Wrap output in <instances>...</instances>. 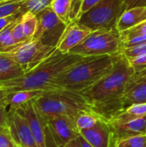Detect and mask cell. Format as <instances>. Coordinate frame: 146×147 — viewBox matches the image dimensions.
I'll return each mask as SVG.
<instances>
[{
	"instance_id": "1",
	"label": "cell",
	"mask_w": 146,
	"mask_h": 147,
	"mask_svg": "<svg viewBox=\"0 0 146 147\" xmlns=\"http://www.w3.org/2000/svg\"><path fill=\"white\" fill-rule=\"evenodd\" d=\"M134 72L128 59L121 53L113 69L94 86L83 93L96 115L109 121L124 109L125 88Z\"/></svg>"
},
{
	"instance_id": "2",
	"label": "cell",
	"mask_w": 146,
	"mask_h": 147,
	"mask_svg": "<svg viewBox=\"0 0 146 147\" xmlns=\"http://www.w3.org/2000/svg\"><path fill=\"white\" fill-rule=\"evenodd\" d=\"M83 58L72 53H63L58 49L22 77L0 83L5 93L17 90L52 91L60 90L56 86L59 76Z\"/></svg>"
},
{
	"instance_id": "3",
	"label": "cell",
	"mask_w": 146,
	"mask_h": 147,
	"mask_svg": "<svg viewBox=\"0 0 146 147\" xmlns=\"http://www.w3.org/2000/svg\"><path fill=\"white\" fill-rule=\"evenodd\" d=\"M120 54L84 57L59 76L56 86L83 94L113 69Z\"/></svg>"
},
{
	"instance_id": "4",
	"label": "cell",
	"mask_w": 146,
	"mask_h": 147,
	"mask_svg": "<svg viewBox=\"0 0 146 147\" xmlns=\"http://www.w3.org/2000/svg\"><path fill=\"white\" fill-rule=\"evenodd\" d=\"M33 102L45 122L59 115L70 116L76 120L83 112L95 113L90 103L82 93L63 89L46 91L33 100Z\"/></svg>"
},
{
	"instance_id": "5",
	"label": "cell",
	"mask_w": 146,
	"mask_h": 147,
	"mask_svg": "<svg viewBox=\"0 0 146 147\" xmlns=\"http://www.w3.org/2000/svg\"><path fill=\"white\" fill-rule=\"evenodd\" d=\"M122 41L117 29H103L91 32L69 53L82 57L115 55L121 53Z\"/></svg>"
},
{
	"instance_id": "6",
	"label": "cell",
	"mask_w": 146,
	"mask_h": 147,
	"mask_svg": "<svg viewBox=\"0 0 146 147\" xmlns=\"http://www.w3.org/2000/svg\"><path fill=\"white\" fill-rule=\"evenodd\" d=\"M124 11L122 0H102L89 10L81 16L78 23L92 32L112 29Z\"/></svg>"
},
{
	"instance_id": "7",
	"label": "cell",
	"mask_w": 146,
	"mask_h": 147,
	"mask_svg": "<svg viewBox=\"0 0 146 147\" xmlns=\"http://www.w3.org/2000/svg\"><path fill=\"white\" fill-rule=\"evenodd\" d=\"M36 16L38 18V28L33 40L57 48L67 24L58 17L50 6L43 9Z\"/></svg>"
},
{
	"instance_id": "8",
	"label": "cell",
	"mask_w": 146,
	"mask_h": 147,
	"mask_svg": "<svg viewBox=\"0 0 146 147\" xmlns=\"http://www.w3.org/2000/svg\"><path fill=\"white\" fill-rule=\"evenodd\" d=\"M56 50V47L44 45L36 40H30L20 44L15 49L7 53L21 65L27 73Z\"/></svg>"
},
{
	"instance_id": "9",
	"label": "cell",
	"mask_w": 146,
	"mask_h": 147,
	"mask_svg": "<svg viewBox=\"0 0 146 147\" xmlns=\"http://www.w3.org/2000/svg\"><path fill=\"white\" fill-rule=\"evenodd\" d=\"M47 137L51 140L53 147L65 146L70 141L80 136L76 120L66 115L52 117L46 121Z\"/></svg>"
},
{
	"instance_id": "10",
	"label": "cell",
	"mask_w": 146,
	"mask_h": 147,
	"mask_svg": "<svg viewBox=\"0 0 146 147\" xmlns=\"http://www.w3.org/2000/svg\"><path fill=\"white\" fill-rule=\"evenodd\" d=\"M27 121L38 147H48L46 123L38 113L33 101L15 109Z\"/></svg>"
},
{
	"instance_id": "11",
	"label": "cell",
	"mask_w": 146,
	"mask_h": 147,
	"mask_svg": "<svg viewBox=\"0 0 146 147\" xmlns=\"http://www.w3.org/2000/svg\"><path fill=\"white\" fill-rule=\"evenodd\" d=\"M80 135L94 147H116L114 132L104 119H101L94 127L80 131Z\"/></svg>"
},
{
	"instance_id": "12",
	"label": "cell",
	"mask_w": 146,
	"mask_h": 147,
	"mask_svg": "<svg viewBox=\"0 0 146 147\" xmlns=\"http://www.w3.org/2000/svg\"><path fill=\"white\" fill-rule=\"evenodd\" d=\"M8 109L9 128L17 145L21 147H38L25 118L15 109Z\"/></svg>"
},
{
	"instance_id": "13",
	"label": "cell",
	"mask_w": 146,
	"mask_h": 147,
	"mask_svg": "<svg viewBox=\"0 0 146 147\" xmlns=\"http://www.w3.org/2000/svg\"><path fill=\"white\" fill-rule=\"evenodd\" d=\"M137 103H146V69L139 72H134L125 88L124 109Z\"/></svg>"
},
{
	"instance_id": "14",
	"label": "cell",
	"mask_w": 146,
	"mask_h": 147,
	"mask_svg": "<svg viewBox=\"0 0 146 147\" xmlns=\"http://www.w3.org/2000/svg\"><path fill=\"white\" fill-rule=\"evenodd\" d=\"M92 31L77 22L67 25L57 49L63 53H69L75 47L79 45Z\"/></svg>"
},
{
	"instance_id": "15",
	"label": "cell",
	"mask_w": 146,
	"mask_h": 147,
	"mask_svg": "<svg viewBox=\"0 0 146 147\" xmlns=\"http://www.w3.org/2000/svg\"><path fill=\"white\" fill-rule=\"evenodd\" d=\"M145 21H146V6L133 7L122 12L115 28L119 33H122L136 27Z\"/></svg>"
},
{
	"instance_id": "16",
	"label": "cell",
	"mask_w": 146,
	"mask_h": 147,
	"mask_svg": "<svg viewBox=\"0 0 146 147\" xmlns=\"http://www.w3.org/2000/svg\"><path fill=\"white\" fill-rule=\"evenodd\" d=\"M110 126L114 132L117 141L134 135L146 134V115L123 124H110Z\"/></svg>"
},
{
	"instance_id": "17",
	"label": "cell",
	"mask_w": 146,
	"mask_h": 147,
	"mask_svg": "<svg viewBox=\"0 0 146 147\" xmlns=\"http://www.w3.org/2000/svg\"><path fill=\"white\" fill-rule=\"evenodd\" d=\"M26 71L7 53H0V83L22 77Z\"/></svg>"
},
{
	"instance_id": "18",
	"label": "cell",
	"mask_w": 146,
	"mask_h": 147,
	"mask_svg": "<svg viewBox=\"0 0 146 147\" xmlns=\"http://www.w3.org/2000/svg\"><path fill=\"white\" fill-rule=\"evenodd\" d=\"M46 91L42 90H17L6 93V96L2 102L8 109H16L24 104L34 100Z\"/></svg>"
},
{
	"instance_id": "19",
	"label": "cell",
	"mask_w": 146,
	"mask_h": 147,
	"mask_svg": "<svg viewBox=\"0 0 146 147\" xmlns=\"http://www.w3.org/2000/svg\"><path fill=\"white\" fill-rule=\"evenodd\" d=\"M145 115L146 103H137L125 108L108 121L110 124H123Z\"/></svg>"
},
{
	"instance_id": "20",
	"label": "cell",
	"mask_w": 146,
	"mask_h": 147,
	"mask_svg": "<svg viewBox=\"0 0 146 147\" xmlns=\"http://www.w3.org/2000/svg\"><path fill=\"white\" fill-rule=\"evenodd\" d=\"M73 0H52L50 7L65 24L71 23V10Z\"/></svg>"
},
{
	"instance_id": "21",
	"label": "cell",
	"mask_w": 146,
	"mask_h": 147,
	"mask_svg": "<svg viewBox=\"0 0 146 147\" xmlns=\"http://www.w3.org/2000/svg\"><path fill=\"white\" fill-rule=\"evenodd\" d=\"M19 18V17H18ZM16 21L9 24L0 32V53H9L15 49L20 44H16L12 36V28ZM22 44V43H21Z\"/></svg>"
},
{
	"instance_id": "22",
	"label": "cell",
	"mask_w": 146,
	"mask_h": 147,
	"mask_svg": "<svg viewBox=\"0 0 146 147\" xmlns=\"http://www.w3.org/2000/svg\"><path fill=\"white\" fill-rule=\"evenodd\" d=\"M52 0H24L21 8V15L30 12L38 15L46 8L51 5Z\"/></svg>"
},
{
	"instance_id": "23",
	"label": "cell",
	"mask_w": 146,
	"mask_h": 147,
	"mask_svg": "<svg viewBox=\"0 0 146 147\" xmlns=\"http://www.w3.org/2000/svg\"><path fill=\"white\" fill-rule=\"evenodd\" d=\"M21 21L26 37L28 40H33L38 28V18L36 15H34L30 12L25 13L22 16Z\"/></svg>"
},
{
	"instance_id": "24",
	"label": "cell",
	"mask_w": 146,
	"mask_h": 147,
	"mask_svg": "<svg viewBox=\"0 0 146 147\" xmlns=\"http://www.w3.org/2000/svg\"><path fill=\"white\" fill-rule=\"evenodd\" d=\"M101 119L102 118L95 113L83 112L76 118V123L79 131H82L94 127Z\"/></svg>"
},
{
	"instance_id": "25",
	"label": "cell",
	"mask_w": 146,
	"mask_h": 147,
	"mask_svg": "<svg viewBox=\"0 0 146 147\" xmlns=\"http://www.w3.org/2000/svg\"><path fill=\"white\" fill-rule=\"evenodd\" d=\"M24 0H15L0 5V18L10 16H22L21 8Z\"/></svg>"
},
{
	"instance_id": "26",
	"label": "cell",
	"mask_w": 146,
	"mask_h": 147,
	"mask_svg": "<svg viewBox=\"0 0 146 147\" xmlns=\"http://www.w3.org/2000/svg\"><path fill=\"white\" fill-rule=\"evenodd\" d=\"M116 147H146V134L118 140Z\"/></svg>"
},
{
	"instance_id": "27",
	"label": "cell",
	"mask_w": 146,
	"mask_h": 147,
	"mask_svg": "<svg viewBox=\"0 0 146 147\" xmlns=\"http://www.w3.org/2000/svg\"><path fill=\"white\" fill-rule=\"evenodd\" d=\"M146 35V21L141 22L140 24L137 25L136 27L128 29L126 31H124L122 33H120V36L121 39V41H126L131 39L139 37V36H144Z\"/></svg>"
},
{
	"instance_id": "28",
	"label": "cell",
	"mask_w": 146,
	"mask_h": 147,
	"mask_svg": "<svg viewBox=\"0 0 146 147\" xmlns=\"http://www.w3.org/2000/svg\"><path fill=\"white\" fill-rule=\"evenodd\" d=\"M22 16H20L19 18L16 20V22L12 28V36L16 44H21V43L26 42L28 40H30L26 37V35L24 34V30H23V28L22 25V21H21Z\"/></svg>"
},
{
	"instance_id": "29",
	"label": "cell",
	"mask_w": 146,
	"mask_h": 147,
	"mask_svg": "<svg viewBox=\"0 0 146 147\" xmlns=\"http://www.w3.org/2000/svg\"><path fill=\"white\" fill-rule=\"evenodd\" d=\"M0 147H20L15 141L9 128H0Z\"/></svg>"
},
{
	"instance_id": "30",
	"label": "cell",
	"mask_w": 146,
	"mask_h": 147,
	"mask_svg": "<svg viewBox=\"0 0 146 147\" xmlns=\"http://www.w3.org/2000/svg\"><path fill=\"white\" fill-rule=\"evenodd\" d=\"M127 59L135 72H139L146 69V53Z\"/></svg>"
},
{
	"instance_id": "31",
	"label": "cell",
	"mask_w": 146,
	"mask_h": 147,
	"mask_svg": "<svg viewBox=\"0 0 146 147\" xmlns=\"http://www.w3.org/2000/svg\"><path fill=\"white\" fill-rule=\"evenodd\" d=\"M121 53L127 59H131V58H134V57H137V56H139L142 54H145L146 44L129 47V48H124V49H122Z\"/></svg>"
},
{
	"instance_id": "32",
	"label": "cell",
	"mask_w": 146,
	"mask_h": 147,
	"mask_svg": "<svg viewBox=\"0 0 146 147\" xmlns=\"http://www.w3.org/2000/svg\"><path fill=\"white\" fill-rule=\"evenodd\" d=\"M7 127H9V109L3 102H0V128Z\"/></svg>"
},
{
	"instance_id": "33",
	"label": "cell",
	"mask_w": 146,
	"mask_h": 147,
	"mask_svg": "<svg viewBox=\"0 0 146 147\" xmlns=\"http://www.w3.org/2000/svg\"><path fill=\"white\" fill-rule=\"evenodd\" d=\"M145 44H146V35L136 37V38H133L129 40L122 42V49L137 47V46H141V45H145Z\"/></svg>"
},
{
	"instance_id": "34",
	"label": "cell",
	"mask_w": 146,
	"mask_h": 147,
	"mask_svg": "<svg viewBox=\"0 0 146 147\" xmlns=\"http://www.w3.org/2000/svg\"><path fill=\"white\" fill-rule=\"evenodd\" d=\"M124 10L139 6H146V0H122Z\"/></svg>"
},
{
	"instance_id": "35",
	"label": "cell",
	"mask_w": 146,
	"mask_h": 147,
	"mask_svg": "<svg viewBox=\"0 0 146 147\" xmlns=\"http://www.w3.org/2000/svg\"><path fill=\"white\" fill-rule=\"evenodd\" d=\"M19 16H20L15 15V16H7V17L0 18V32L2 30H3L6 27H8L9 24H11L12 22L16 21Z\"/></svg>"
},
{
	"instance_id": "36",
	"label": "cell",
	"mask_w": 146,
	"mask_h": 147,
	"mask_svg": "<svg viewBox=\"0 0 146 147\" xmlns=\"http://www.w3.org/2000/svg\"><path fill=\"white\" fill-rule=\"evenodd\" d=\"M102 0H83L82 9H81V16L89 10L91 8H93L95 5H96L98 3H100ZM81 17V16H80Z\"/></svg>"
},
{
	"instance_id": "37",
	"label": "cell",
	"mask_w": 146,
	"mask_h": 147,
	"mask_svg": "<svg viewBox=\"0 0 146 147\" xmlns=\"http://www.w3.org/2000/svg\"><path fill=\"white\" fill-rule=\"evenodd\" d=\"M61 147H82V146H81V143H80V140H79V137H78L77 139H75V140L70 141L65 146Z\"/></svg>"
},
{
	"instance_id": "38",
	"label": "cell",
	"mask_w": 146,
	"mask_h": 147,
	"mask_svg": "<svg viewBox=\"0 0 146 147\" xmlns=\"http://www.w3.org/2000/svg\"><path fill=\"white\" fill-rule=\"evenodd\" d=\"M79 140H80V143H81V146H82V147H94L92 146L89 142H87L81 135L79 136Z\"/></svg>"
},
{
	"instance_id": "39",
	"label": "cell",
	"mask_w": 146,
	"mask_h": 147,
	"mask_svg": "<svg viewBox=\"0 0 146 147\" xmlns=\"http://www.w3.org/2000/svg\"><path fill=\"white\" fill-rule=\"evenodd\" d=\"M5 96H6V93L3 90H0V102H2L3 101V99L5 98Z\"/></svg>"
},
{
	"instance_id": "40",
	"label": "cell",
	"mask_w": 146,
	"mask_h": 147,
	"mask_svg": "<svg viewBox=\"0 0 146 147\" xmlns=\"http://www.w3.org/2000/svg\"><path fill=\"white\" fill-rule=\"evenodd\" d=\"M10 2V1H9ZM7 3V2H5V1H0V5H2V4H3V3Z\"/></svg>"
},
{
	"instance_id": "41",
	"label": "cell",
	"mask_w": 146,
	"mask_h": 147,
	"mask_svg": "<svg viewBox=\"0 0 146 147\" xmlns=\"http://www.w3.org/2000/svg\"><path fill=\"white\" fill-rule=\"evenodd\" d=\"M0 1H5V2H9V1H15V0H0Z\"/></svg>"
},
{
	"instance_id": "42",
	"label": "cell",
	"mask_w": 146,
	"mask_h": 147,
	"mask_svg": "<svg viewBox=\"0 0 146 147\" xmlns=\"http://www.w3.org/2000/svg\"><path fill=\"white\" fill-rule=\"evenodd\" d=\"M20 147H21V146H20Z\"/></svg>"
}]
</instances>
